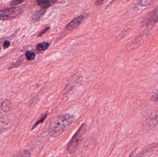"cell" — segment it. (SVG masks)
<instances>
[{"instance_id":"7","label":"cell","mask_w":158,"mask_h":157,"mask_svg":"<svg viewBox=\"0 0 158 157\" xmlns=\"http://www.w3.org/2000/svg\"><path fill=\"white\" fill-rule=\"evenodd\" d=\"M158 123V112L156 113L155 115L153 117H152L150 119H148L147 122V124H148V125L149 127H154Z\"/></svg>"},{"instance_id":"18","label":"cell","mask_w":158,"mask_h":157,"mask_svg":"<svg viewBox=\"0 0 158 157\" xmlns=\"http://www.w3.org/2000/svg\"><path fill=\"white\" fill-rule=\"evenodd\" d=\"M104 1H105V0H96L95 4H96L97 6H100L102 4Z\"/></svg>"},{"instance_id":"2","label":"cell","mask_w":158,"mask_h":157,"mask_svg":"<svg viewBox=\"0 0 158 157\" xmlns=\"http://www.w3.org/2000/svg\"><path fill=\"white\" fill-rule=\"evenodd\" d=\"M86 130V125L85 123H83L80 126L77 132L73 135L67 145V150L69 154H72L76 150L79 144L82 140L83 136Z\"/></svg>"},{"instance_id":"14","label":"cell","mask_w":158,"mask_h":157,"mask_svg":"<svg viewBox=\"0 0 158 157\" xmlns=\"http://www.w3.org/2000/svg\"><path fill=\"white\" fill-rule=\"evenodd\" d=\"M152 0H139V4L142 7H147L151 3Z\"/></svg>"},{"instance_id":"17","label":"cell","mask_w":158,"mask_h":157,"mask_svg":"<svg viewBox=\"0 0 158 157\" xmlns=\"http://www.w3.org/2000/svg\"><path fill=\"white\" fill-rule=\"evenodd\" d=\"M10 45V43L8 41H5L4 43L3 47L4 49L8 48Z\"/></svg>"},{"instance_id":"15","label":"cell","mask_w":158,"mask_h":157,"mask_svg":"<svg viewBox=\"0 0 158 157\" xmlns=\"http://www.w3.org/2000/svg\"><path fill=\"white\" fill-rule=\"evenodd\" d=\"M25 0H12L10 3V5L11 6H16L17 5L21 3Z\"/></svg>"},{"instance_id":"11","label":"cell","mask_w":158,"mask_h":157,"mask_svg":"<svg viewBox=\"0 0 158 157\" xmlns=\"http://www.w3.org/2000/svg\"><path fill=\"white\" fill-rule=\"evenodd\" d=\"M47 115L48 114L47 112L43 115L42 116V117L40 118V119L39 121H37L33 126L32 130H33V129H34L35 128H36L37 126H38V125H40V123H42L44 122V121L45 120V119H46V118H47Z\"/></svg>"},{"instance_id":"12","label":"cell","mask_w":158,"mask_h":157,"mask_svg":"<svg viewBox=\"0 0 158 157\" xmlns=\"http://www.w3.org/2000/svg\"><path fill=\"white\" fill-rule=\"evenodd\" d=\"M26 57L27 60L29 61H32L34 60L35 58V54L34 53L28 51L26 53Z\"/></svg>"},{"instance_id":"9","label":"cell","mask_w":158,"mask_h":157,"mask_svg":"<svg viewBox=\"0 0 158 157\" xmlns=\"http://www.w3.org/2000/svg\"><path fill=\"white\" fill-rule=\"evenodd\" d=\"M10 106H11V103L10 101H4L1 104V109L4 112L8 111L10 109Z\"/></svg>"},{"instance_id":"8","label":"cell","mask_w":158,"mask_h":157,"mask_svg":"<svg viewBox=\"0 0 158 157\" xmlns=\"http://www.w3.org/2000/svg\"><path fill=\"white\" fill-rule=\"evenodd\" d=\"M50 46V44L47 42H43L39 43L36 46V49L39 51H43L47 50Z\"/></svg>"},{"instance_id":"16","label":"cell","mask_w":158,"mask_h":157,"mask_svg":"<svg viewBox=\"0 0 158 157\" xmlns=\"http://www.w3.org/2000/svg\"><path fill=\"white\" fill-rule=\"evenodd\" d=\"M50 29V27H46V28H45V29L42 32H41L40 33L39 35H38V36H39V37L42 36H43L44 34H45Z\"/></svg>"},{"instance_id":"5","label":"cell","mask_w":158,"mask_h":157,"mask_svg":"<svg viewBox=\"0 0 158 157\" xmlns=\"http://www.w3.org/2000/svg\"><path fill=\"white\" fill-rule=\"evenodd\" d=\"M83 19L84 16L82 15L78 16L68 24L66 27V29L69 30H73V29H75L79 26V25L81 24Z\"/></svg>"},{"instance_id":"13","label":"cell","mask_w":158,"mask_h":157,"mask_svg":"<svg viewBox=\"0 0 158 157\" xmlns=\"http://www.w3.org/2000/svg\"><path fill=\"white\" fill-rule=\"evenodd\" d=\"M8 125V123H4L3 122L0 120V134L6 130L7 129V128L9 127Z\"/></svg>"},{"instance_id":"3","label":"cell","mask_w":158,"mask_h":157,"mask_svg":"<svg viewBox=\"0 0 158 157\" xmlns=\"http://www.w3.org/2000/svg\"><path fill=\"white\" fill-rule=\"evenodd\" d=\"M158 22V6H157L147 15L145 19V24L147 26H152Z\"/></svg>"},{"instance_id":"4","label":"cell","mask_w":158,"mask_h":157,"mask_svg":"<svg viewBox=\"0 0 158 157\" xmlns=\"http://www.w3.org/2000/svg\"><path fill=\"white\" fill-rule=\"evenodd\" d=\"M0 12L2 13L0 14V20H8L15 18L17 16V12H19V8H12Z\"/></svg>"},{"instance_id":"1","label":"cell","mask_w":158,"mask_h":157,"mask_svg":"<svg viewBox=\"0 0 158 157\" xmlns=\"http://www.w3.org/2000/svg\"><path fill=\"white\" fill-rule=\"evenodd\" d=\"M75 120L76 117L73 115L65 114L59 116L51 122L48 133L52 137L58 136L66 130Z\"/></svg>"},{"instance_id":"6","label":"cell","mask_w":158,"mask_h":157,"mask_svg":"<svg viewBox=\"0 0 158 157\" xmlns=\"http://www.w3.org/2000/svg\"><path fill=\"white\" fill-rule=\"evenodd\" d=\"M36 2L43 9H46L52 5L50 0H36Z\"/></svg>"},{"instance_id":"10","label":"cell","mask_w":158,"mask_h":157,"mask_svg":"<svg viewBox=\"0 0 158 157\" xmlns=\"http://www.w3.org/2000/svg\"><path fill=\"white\" fill-rule=\"evenodd\" d=\"M45 9H43L42 8V9L40 10L39 11H37L33 15V18L35 20H38L40 19V17H41V16L45 13V11H46Z\"/></svg>"}]
</instances>
